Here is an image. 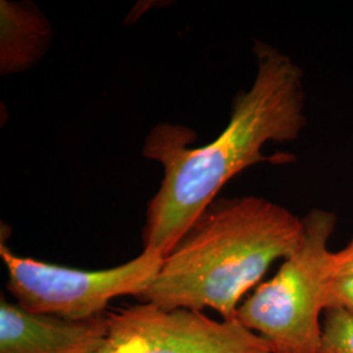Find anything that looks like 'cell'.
<instances>
[{
	"mask_svg": "<svg viewBox=\"0 0 353 353\" xmlns=\"http://www.w3.org/2000/svg\"><path fill=\"white\" fill-rule=\"evenodd\" d=\"M252 87L232 101L228 126L216 139L190 148L195 132L161 122L147 135L141 153L164 168L160 188L147 207L143 250L166 256L233 176L252 165L288 164L290 154L265 156L267 143L297 139L306 125L303 70L262 41L252 48Z\"/></svg>",
	"mask_w": 353,
	"mask_h": 353,
	"instance_id": "6da1fadb",
	"label": "cell"
},
{
	"mask_svg": "<svg viewBox=\"0 0 353 353\" xmlns=\"http://www.w3.org/2000/svg\"><path fill=\"white\" fill-rule=\"evenodd\" d=\"M303 241V219L278 203L217 198L164 256L138 301L164 310L212 309L234 319L246 293Z\"/></svg>",
	"mask_w": 353,
	"mask_h": 353,
	"instance_id": "7a4b0ae2",
	"label": "cell"
},
{
	"mask_svg": "<svg viewBox=\"0 0 353 353\" xmlns=\"http://www.w3.org/2000/svg\"><path fill=\"white\" fill-rule=\"evenodd\" d=\"M301 246L241 303L236 318L262 336L274 353H319L322 314L330 305L331 254L328 241L336 216L313 210L303 217Z\"/></svg>",
	"mask_w": 353,
	"mask_h": 353,
	"instance_id": "3957f363",
	"label": "cell"
},
{
	"mask_svg": "<svg viewBox=\"0 0 353 353\" xmlns=\"http://www.w3.org/2000/svg\"><path fill=\"white\" fill-rule=\"evenodd\" d=\"M0 258L7 270V290L26 312L84 321L108 313L121 296L140 299L156 278L164 256L143 250L123 265L87 271L16 255L3 242Z\"/></svg>",
	"mask_w": 353,
	"mask_h": 353,
	"instance_id": "277c9868",
	"label": "cell"
},
{
	"mask_svg": "<svg viewBox=\"0 0 353 353\" xmlns=\"http://www.w3.org/2000/svg\"><path fill=\"white\" fill-rule=\"evenodd\" d=\"M108 319L109 338L128 353H274L237 318L214 321L203 312L138 303L108 312Z\"/></svg>",
	"mask_w": 353,
	"mask_h": 353,
	"instance_id": "5b68a950",
	"label": "cell"
},
{
	"mask_svg": "<svg viewBox=\"0 0 353 353\" xmlns=\"http://www.w3.org/2000/svg\"><path fill=\"white\" fill-rule=\"evenodd\" d=\"M108 338V313L74 321L26 312L1 296L0 353H97Z\"/></svg>",
	"mask_w": 353,
	"mask_h": 353,
	"instance_id": "8992f818",
	"label": "cell"
},
{
	"mask_svg": "<svg viewBox=\"0 0 353 353\" xmlns=\"http://www.w3.org/2000/svg\"><path fill=\"white\" fill-rule=\"evenodd\" d=\"M52 28L34 4L0 1V74L32 68L50 46Z\"/></svg>",
	"mask_w": 353,
	"mask_h": 353,
	"instance_id": "52a82bcc",
	"label": "cell"
},
{
	"mask_svg": "<svg viewBox=\"0 0 353 353\" xmlns=\"http://www.w3.org/2000/svg\"><path fill=\"white\" fill-rule=\"evenodd\" d=\"M319 353H353V316L341 307H328L323 316Z\"/></svg>",
	"mask_w": 353,
	"mask_h": 353,
	"instance_id": "ba28073f",
	"label": "cell"
},
{
	"mask_svg": "<svg viewBox=\"0 0 353 353\" xmlns=\"http://www.w3.org/2000/svg\"><path fill=\"white\" fill-rule=\"evenodd\" d=\"M331 275L334 280H353V237L341 250L331 254Z\"/></svg>",
	"mask_w": 353,
	"mask_h": 353,
	"instance_id": "9c48e42d",
	"label": "cell"
},
{
	"mask_svg": "<svg viewBox=\"0 0 353 353\" xmlns=\"http://www.w3.org/2000/svg\"><path fill=\"white\" fill-rule=\"evenodd\" d=\"M328 307H341L353 316V280H332Z\"/></svg>",
	"mask_w": 353,
	"mask_h": 353,
	"instance_id": "30bf717a",
	"label": "cell"
},
{
	"mask_svg": "<svg viewBox=\"0 0 353 353\" xmlns=\"http://www.w3.org/2000/svg\"><path fill=\"white\" fill-rule=\"evenodd\" d=\"M97 353H128L126 350L118 344L117 341H114L113 339L108 338V341L105 343V345L102 347L101 350Z\"/></svg>",
	"mask_w": 353,
	"mask_h": 353,
	"instance_id": "8fae6325",
	"label": "cell"
}]
</instances>
